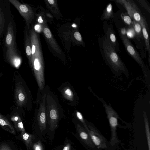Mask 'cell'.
Here are the masks:
<instances>
[{
    "label": "cell",
    "mask_w": 150,
    "mask_h": 150,
    "mask_svg": "<svg viewBox=\"0 0 150 150\" xmlns=\"http://www.w3.org/2000/svg\"><path fill=\"white\" fill-rule=\"evenodd\" d=\"M5 20L4 14L0 8V37L3 36Z\"/></svg>",
    "instance_id": "cell-21"
},
{
    "label": "cell",
    "mask_w": 150,
    "mask_h": 150,
    "mask_svg": "<svg viewBox=\"0 0 150 150\" xmlns=\"http://www.w3.org/2000/svg\"><path fill=\"white\" fill-rule=\"evenodd\" d=\"M126 37L128 39H133L137 37L133 27H129L127 29Z\"/></svg>",
    "instance_id": "cell-24"
},
{
    "label": "cell",
    "mask_w": 150,
    "mask_h": 150,
    "mask_svg": "<svg viewBox=\"0 0 150 150\" xmlns=\"http://www.w3.org/2000/svg\"><path fill=\"white\" fill-rule=\"evenodd\" d=\"M144 18L139 8L133 12L131 19H133V20L140 23Z\"/></svg>",
    "instance_id": "cell-20"
},
{
    "label": "cell",
    "mask_w": 150,
    "mask_h": 150,
    "mask_svg": "<svg viewBox=\"0 0 150 150\" xmlns=\"http://www.w3.org/2000/svg\"><path fill=\"white\" fill-rule=\"evenodd\" d=\"M39 27V25H37L36 26H35V30H37L38 29Z\"/></svg>",
    "instance_id": "cell-37"
},
{
    "label": "cell",
    "mask_w": 150,
    "mask_h": 150,
    "mask_svg": "<svg viewBox=\"0 0 150 150\" xmlns=\"http://www.w3.org/2000/svg\"><path fill=\"white\" fill-rule=\"evenodd\" d=\"M0 125L7 131L15 134V130L11 123L5 116L0 114Z\"/></svg>",
    "instance_id": "cell-14"
},
{
    "label": "cell",
    "mask_w": 150,
    "mask_h": 150,
    "mask_svg": "<svg viewBox=\"0 0 150 150\" xmlns=\"http://www.w3.org/2000/svg\"><path fill=\"white\" fill-rule=\"evenodd\" d=\"M49 3L53 5L54 3V0H48Z\"/></svg>",
    "instance_id": "cell-36"
},
{
    "label": "cell",
    "mask_w": 150,
    "mask_h": 150,
    "mask_svg": "<svg viewBox=\"0 0 150 150\" xmlns=\"http://www.w3.org/2000/svg\"><path fill=\"white\" fill-rule=\"evenodd\" d=\"M120 36L128 53L142 68H143L145 66L144 62L129 39L127 37L122 36L121 34Z\"/></svg>",
    "instance_id": "cell-8"
},
{
    "label": "cell",
    "mask_w": 150,
    "mask_h": 150,
    "mask_svg": "<svg viewBox=\"0 0 150 150\" xmlns=\"http://www.w3.org/2000/svg\"><path fill=\"white\" fill-rule=\"evenodd\" d=\"M86 129L91 137L93 144L98 149H105L108 147L106 139L100 133L96 128L88 125Z\"/></svg>",
    "instance_id": "cell-6"
},
{
    "label": "cell",
    "mask_w": 150,
    "mask_h": 150,
    "mask_svg": "<svg viewBox=\"0 0 150 150\" xmlns=\"http://www.w3.org/2000/svg\"><path fill=\"white\" fill-rule=\"evenodd\" d=\"M76 115H77V117L79 119L83 124L85 129H87V128H88V126L87 125L86 123H85V121L82 114L79 112L77 111V113H76Z\"/></svg>",
    "instance_id": "cell-25"
},
{
    "label": "cell",
    "mask_w": 150,
    "mask_h": 150,
    "mask_svg": "<svg viewBox=\"0 0 150 150\" xmlns=\"http://www.w3.org/2000/svg\"><path fill=\"white\" fill-rule=\"evenodd\" d=\"M46 112L50 130L53 132L58 125L59 115V109L55 100L50 95L46 96Z\"/></svg>",
    "instance_id": "cell-4"
},
{
    "label": "cell",
    "mask_w": 150,
    "mask_h": 150,
    "mask_svg": "<svg viewBox=\"0 0 150 150\" xmlns=\"http://www.w3.org/2000/svg\"><path fill=\"white\" fill-rule=\"evenodd\" d=\"M113 15L112 4L110 3L108 4L104 10L102 19L103 20H109L113 17Z\"/></svg>",
    "instance_id": "cell-17"
},
{
    "label": "cell",
    "mask_w": 150,
    "mask_h": 150,
    "mask_svg": "<svg viewBox=\"0 0 150 150\" xmlns=\"http://www.w3.org/2000/svg\"><path fill=\"white\" fill-rule=\"evenodd\" d=\"M106 113L107 115L111 131V137L110 143L111 146H113L119 142L117 137L116 129L118 125V118H119L117 113L110 106L104 104Z\"/></svg>",
    "instance_id": "cell-5"
},
{
    "label": "cell",
    "mask_w": 150,
    "mask_h": 150,
    "mask_svg": "<svg viewBox=\"0 0 150 150\" xmlns=\"http://www.w3.org/2000/svg\"><path fill=\"white\" fill-rule=\"evenodd\" d=\"M77 129L79 135L83 142L91 148H95V146L93 142L89 133L85 128L80 124H77Z\"/></svg>",
    "instance_id": "cell-11"
},
{
    "label": "cell",
    "mask_w": 150,
    "mask_h": 150,
    "mask_svg": "<svg viewBox=\"0 0 150 150\" xmlns=\"http://www.w3.org/2000/svg\"><path fill=\"white\" fill-rule=\"evenodd\" d=\"M47 95L44 94L42 97L39 107L37 114V117L38 124L40 131H44L46 127V101Z\"/></svg>",
    "instance_id": "cell-7"
},
{
    "label": "cell",
    "mask_w": 150,
    "mask_h": 150,
    "mask_svg": "<svg viewBox=\"0 0 150 150\" xmlns=\"http://www.w3.org/2000/svg\"><path fill=\"white\" fill-rule=\"evenodd\" d=\"M106 38L109 42L116 50V51L119 50L118 44L117 40L115 35L113 31L109 28L106 33Z\"/></svg>",
    "instance_id": "cell-15"
},
{
    "label": "cell",
    "mask_w": 150,
    "mask_h": 150,
    "mask_svg": "<svg viewBox=\"0 0 150 150\" xmlns=\"http://www.w3.org/2000/svg\"><path fill=\"white\" fill-rule=\"evenodd\" d=\"M34 148L35 150H43L40 142H38L37 143L35 144L34 146Z\"/></svg>",
    "instance_id": "cell-29"
},
{
    "label": "cell",
    "mask_w": 150,
    "mask_h": 150,
    "mask_svg": "<svg viewBox=\"0 0 150 150\" xmlns=\"http://www.w3.org/2000/svg\"><path fill=\"white\" fill-rule=\"evenodd\" d=\"M127 28H123L121 30L120 34L121 35L123 36H126L127 34Z\"/></svg>",
    "instance_id": "cell-32"
},
{
    "label": "cell",
    "mask_w": 150,
    "mask_h": 150,
    "mask_svg": "<svg viewBox=\"0 0 150 150\" xmlns=\"http://www.w3.org/2000/svg\"><path fill=\"white\" fill-rule=\"evenodd\" d=\"M132 27L136 34V36L138 37L142 38L143 36L142 28L140 23L133 20Z\"/></svg>",
    "instance_id": "cell-19"
},
{
    "label": "cell",
    "mask_w": 150,
    "mask_h": 150,
    "mask_svg": "<svg viewBox=\"0 0 150 150\" xmlns=\"http://www.w3.org/2000/svg\"><path fill=\"white\" fill-rule=\"evenodd\" d=\"M5 43L7 60L14 67L18 68L21 65V60L16 50L13 27L11 21L8 26Z\"/></svg>",
    "instance_id": "cell-2"
},
{
    "label": "cell",
    "mask_w": 150,
    "mask_h": 150,
    "mask_svg": "<svg viewBox=\"0 0 150 150\" xmlns=\"http://www.w3.org/2000/svg\"><path fill=\"white\" fill-rule=\"evenodd\" d=\"M13 96L17 108L21 113L28 109L31 103L29 89L20 73H15L14 78Z\"/></svg>",
    "instance_id": "cell-1"
},
{
    "label": "cell",
    "mask_w": 150,
    "mask_h": 150,
    "mask_svg": "<svg viewBox=\"0 0 150 150\" xmlns=\"http://www.w3.org/2000/svg\"><path fill=\"white\" fill-rule=\"evenodd\" d=\"M101 49L106 60L114 70H125L124 64L106 37L103 40Z\"/></svg>",
    "instance_id": "cell-3"
},
{
    "label": "cell",
    "mask_w": 150,
    "mask_h": 150,
    "mask_svg": "<svg viewBox=\"0 0 150 150\" xmlns=\"http://www.w3.org/2000/svg\"><path fill=\"white\" fill-rule=\"evenodd\" d=\"M35 50H36V47L34 45H33L32 46V47L31 50V54L33 55H34L35 52Z\"/></svg>",
    "instance_id": "cell-33"
},
{
    "label": "cell",
    "mask_w": 150,
    "mask_h": 150,
    "mask_svg": "<svg viewBox=\"0 0 150 150\" xmlns=\"http://www.w3.org/2000/svg\"><path fill=\"white\" fill-rule=\"evenodd\" d=\"M21 136L27 148H30L32 146L33 140L34 139V136L24 132H21Z\"/></svg>",
    "instance_id": "cell-16"
},
{
    "label": "cell",
    "mask_w": 150,
    "mask_h": 150,
    "mask_svg": "<svg viewBox=\"0 0 150 150\" xmlns=\"http://www.w3.org/2000/svg\"><path fill=\"white\" fill-rule=\"evenodd\" d=\"M117 3L120 4L125 7L127 10L128 15L131 18L132 15L134 11L139 9L137 5L133 1L129 0H119L116 1Z\"/></svg>",
    "instance_id": "cell-13"
},
{
    "label": "cell",
    "mask_w": 150,
    "mask_h": 150,
    "mask_svg": "<svg viewBox=\"0 0 150 150\" xmlns=\"http://www.w3.org/2000/svg\"><path fill=\"white\" fill-rule=\"evenodd\" d=\"M44 34L48 39H50L52 37V35L50 30L48 28H45L44 30Z\"/></svg>",
    "instance_id": "cell-26"
},
{
    "label": "cell",
    "mask_w": 150,
    "mask_h": 150,
    "mask_svg": "<svg viewBox=\"0 0 150 150\" xmlns=\"http://www.w3.org/2000/svg\"><path fill=\"white\" fill-rule=\"evenodd\" d=\"M9 1L15 7L26 21H27L30 13V10L28 7L26 5L21 4L17 0H9Z\"/></svg>",
    "instance_id": "cell-9"
},
{
    "label": "cell",
    "mask_w": 150,
    "mask_h": 150,
    "mask_svg": "<svg viewBox=\"0 0 150 150\" xmlns=\"http://www.w3.org/2000/svg\"><path fill=\"white\" fill-rule=\"evenodd\" d=\"M0 150H13L8 145L6 144H2L0 146Z\"/></svg>",
    "instance_id": "cell-27"
},
{
    "label": "cell",
    "mask_w": 150,
    "mask_h": 150,
    "mask_svg": "<svg viewBox=\"0 0 150 150\" xmlns=\"http://www.w3.org/2000/svg\"><path fill=\"white\" fill-rule=\"evenodd\" d=\"M75 39L78 41H81L82 40V37L81 35L79 32H75L74 34Z\"/></svg>",
    "instance_id": "cell-28"
},
{
    "label": "cell",
    "mask_w": 150,
    "mask_h": 150,
    "mask_svg": "<svg viewBox=\"0 0 150 150\" xmlns=\"http://www.w3.org/2000/svg\"><path fill=\"white\" fill-rule=\"evenodd\" d=\"M140 23L141 26L143 36V37L147 50L148 52L149 58L150 47L148 25H147L146 20L144 18L142 19Z\"/></svg>",
    "instance_id": "cell-12"
},
{
    "label": "cell",
    "mask_w": 150,
    "mask_h": 150,
    "mask_svg": "<svg viewBox=\"0 0 150 150\" xmlns=\"http://www.w3.org/2000/svg\"><path fill=\"white\" fill-rule=\"evenodd\" d=\"M27 45H28L26 46V53L27 56L30 57L31 54V49L30 46L28 44Z\"/></svg>",
    "instance_id": "cell-30"
},
{
    "label": "cell",
    "mask_w": 150,
    "mask_h": 150,
    "mask_svg": "<svg viewBox=\"0 0 150 150\" xmlns=\"http://www.w3.org/2000/svg\"><path fill=\"white\" fill-rule=\"evenodd\" d=\"M63 94L66 98L71 101H73L74 97L73 92L70 88L66 87L64 89Z\"/></svg>",
    "instance_id": "cell-22"
},
{
    "label": "cell",
    "mask_w": 150,
    "mask_h": 150,
    "mask_svg": "<svg viewBox=\"0 0 150 150\" xmlns=\"http://www.w3.org/2000/svg\"><path fill=\"white\" fill-rule=\"evenodd\" d=\"M121 18L124 21V22L129 26V27H132L133 21L129 16L125 15V14L122 13L121 14Z\"/></svg>",
    "instance_id": "cell-23"
},
{
    "label": "cell",
    "mask_w": 150,
    "mask_h": 150,
    "mask_svg": "<svg viewBox=\"0 0 150 150\" xmlns=\"http://www.w3.org/2000/svg\"><path fill=\"white\" fill-rule=\"evenodd\" d=\"M144 118L145 128L147 144L149 150H150V133L149 126L148 118H147L146 113L145 112H144Z\"/></svg>",
    "instance_id": "cell-18"
},
{
    "label": "cell",
    "mask_w": 150,
    "mask_h": 150,
    "mask_svg": "<svg viewBox=\"0 0 150 150\" xmlns=\"http://www.w3.org/2000/svg\"><path fill=\"white\" fill-rule=\"evenodd\" d=\"M70 146L69 144H68L64 147L63 150H70Z\"/></svg>",
    "instance_id": "cell-34"
},
{
    "label": "cell",
    "mask_w": 150,
    "mask_h": 150,
    "mask_svg": "<svg viewBox=\"0 0 150 150\" xmlns=\"http://www.w3.org/2000/svg\"><path fill=\"white\" fill-rule=\"evenodd\" d=\"M20 111L17 108L12 112L11 119L13 122L16 130L21 132H25L22 119L19 113Z\"/></svg>",
    "instance_id": "cell-10"
},
{
    "label": "cell",
    "mask_w": 150,
    "mask_h": 150,
    "mask_svg": "<svg viewBox=\"0 0 150 150\" xmlns=\"http://www.w3.org/2000/svg\"><path fill=\"white\" fill-rule=\"evenodd\" d=\"M142 1H142H139L140 2V3H141L142 6H143L144 7V8H145V9H146L147 10L149 11V13L150 9H149L150 8L149 7H148V5H147V4L146 3V2H143V1Z\"/></svg>",
    "instance_id": "cell-31"
},
{
    "label": "cell",
    "mask_w": 150,
    "mask_h": 150,
    "mask_svg": "<svg viewBox=\"0 0 150 150\" xmlns=\"http://www.w3.org/2000/svg\"><path fill=\"white\" fill-rule=\"evenodd\" d=\"M38 22L40 23H43V20H42V16H40L38 19Z\"/></svg>",
    "instance_id": "cell-35"
}]
</instances>
